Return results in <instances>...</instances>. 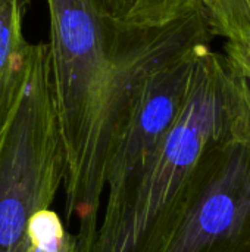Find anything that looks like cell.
Returning a JSON list of instances; mask_svg holds the SVG:
<instances>
[{
  "label": "cell",
  "mask_w": 250,
  "mask_h": 252,
  "mask_svg": "<svg viewBox=\"0 0 250 252\" xmlns=\"http://www.w3.org/2000/svg\"><path fill=\"white\" fill-rule=\"evenodd\" d=\"M50 66L65 152V224L77 252L94 241L111 155L147 81L175 58L212 43L202 9L152 28L122 27L91 0H47Z\"/></svg>",
  "instance_id": "6da1fadb"
},
{
  "label": "cell",
  "mask_w": 250,
  "mask_h": 252,
  "mask_svg": "<svg viewBox=\"0 0 250 252\" xmlns=\"http://www.w3.org/2000/svg\"><path fill=\"white\" fill-rule=\"evenodd\" d=\"M250 137V83L217 53L197 59L180 114L88 252H165L196 190L205 154Z\"/></svg>",
  "instance_id": "7a4b0ae2"
},
{
  "label": "cell",
  "mask_w": 250,
  "mask_h": 252,
  "mask_svg": "<svg viewBox=\"0 0 250 252\" xmlns=\"http://www.w3.org/2000/svg\"><path fill=\"white\" fill-rule=\"evenodd\" d=\"M63 177L50 47L38 43L22 93L0 131V252L28 251L29 220L52 207Z\"/></svg>",
  "instance_id": "3957f363"
},
{
  "label": "cell",
  "mask_w": 250,
  "mask_h": 252,
  "mask_svg": "<svg viewBox=\"0 0 250 252\" xmlns=\"http://www.w3.org/2000/svg\"><path fill=\"white\" fill-rule=\"evenodd\" d=\"M165 252H250V137L211 148Z\"/></svg>",
  "instance_id": "277c9868"
},
{
  "label": "cell",
  "mask_w": 250,
  "mask_h": 252,
  "mask_svg": "<svg viewBox=\"0 0 250 252\" xmlns=\"http://www.w3.org/2000/svg\"><path fill=\"white\" fill-rule=\"evenodd\" d=\"M211 44H202L175 58L147 78L111 155L100 220L119 210L150 162L183 108L199 53Z\"/></svg>",
  "instance_id": "5b68a950"
},
{
  "label": "cell",
  "mask_w": 250,
  "mask_h": 252,
  "mask_svg": "<svg viewBox=\"0 0 250 252\" xmlns=\"http://www.w3.org/2000/svg\"><path fill=\"white\" fill-rule=\"evenodd\" d=\"M29 0H0V131L25 86L32 46L24 35Z\"/></svg>",
  "instance_id": "8992f818"
},
{
  "label": "cell",
  "mask_w": 250,
  "mask_h": 252,
  "mask_svg": "<svg viewBox=\"0 0 250 252\" xmlns=\"http://www.w3.org/2000/svg\"><path fill=\"white\" fill-rule=\"evenodd\" d=\"M111 21L131 28H152L174 22L197 9L200 0H91Z\"/></svg>",
  "instance_id": "52a82bcc"
},
{
  "label": "cell",
  "mask_w": 250,
  "mask_h": 252,
  "mask_svg": "<svg viewBox=\"0 0 250 252\" xmlns=\"http://www.w3.org/2000/svg\"><path fill=\"white\" fill-rule=\"evenodd\" d=\"M200 9L212 37L224 43L250 37V0H200Z\"/></svg>",
  "instance_id": "ba28073f"
},
{
  "label": "cell",
  "mask_w": 250,
  "mask_h": 252,
  "mask_svg": "<svg viewBox=\"0 0 250 252\" xmlns=\"http://www.w3.org/2000/svg\"><path fill=\"white\" fill-rule=\"evenodd\" d=\"M28 236L27 252H77L74 233L52 207L41 208L31 217Z\"/></svg>",
  "instance_id": "9c48e42d"
}]
</instances>
